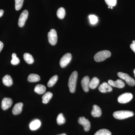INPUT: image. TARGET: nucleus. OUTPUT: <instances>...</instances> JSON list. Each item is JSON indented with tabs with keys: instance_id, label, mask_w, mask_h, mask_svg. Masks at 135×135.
Returning a JSON list of instances; mask_svg holds the SVG:
<instances>
[{
	"instance_id": "37",
	"label": "nucleus",
	"mask_w": 135,
	"mask_h": 135,
	"mask_svg": "<svg viewBox=\"0 0 135 135\" xmlns=\"http://www.w3.org/2000/svg\"><path fill=\"white\" fill-rule=\"evenodd\" d=\"M110 8L112 9H113V7H111Z\"/></svg>"
},
{
	"instance_id": "26",
	"label": "nucleus",
	"mask_w": 135,
	"mask_h": 135,
	"mask_svg": "<svg viewBox=\"0 0 135 135\" xmlns=\"http://www.w3.org/2000/svg\"><path fill=\"white\" fill-rule=\"evenodd\" d=\"M94 135H112V133L108 129H103L97 131Z\"/></svg>"
},
{
	"instance_id": "23",
	"label": "nucleus",
	"mask_w": 135,
	"mask_h": 135,
	"mask_svg": "<svg viewBox=\"0 0 135 135\" xmlns=\"http://www.w3.org/2000/svg\"><path fill=\"white\" fill-rule=\"evenodd\" d=\"M65 10L63 7H60L58 9L57 11V16L60 19H63L65 16Z\"/></svg>"
},
{
	"instance_id": "28",
	"label": "nucleus",
	"mask_w": 135,
	"mask_h": 135,
	"mask_svg": "<svg viewBox=\"0 0 135 135\" xmlns=\"http://www.w3.org/2000/svg\"><path fill=\"white\" fill-rule=\"evenodd\" d=\"M15 9L16 10H19L23 6L24 0H15Z\"/></svg>"
},
{
	"instance_id": "5",
	"label": "nucleus",
	"mask_w": 135,
	"mask_h": 135,
	"mask_svg": "<svg viewBox=\"0 0 135 135\" xmlns=\"http://www.w3.org/2000/svg\"><path fill=\"white\" fill-rule=\"evenodd\" d=\"M49 41L51 45L54 46L57 42V36L56 31L55 29H51L48 33Z\"/></svg>"
},
{
	"instance_id": "20",
	"label": "nucleus",
	"mask_w": 135,
	"mask_h": 135,
	"mask_svg": "<svg viewBox=\"0 0 135 135\" xmlns=\"http://www.w3.org/2000/svg\"><path fill=\"white\" fill-rule=\"evenodd\" d=\"M40 80V77L38 74H31L29 75L27 80L30 82H35L39 81Z\"/></svg>"
},
{
	"instance_id": "18",
	"label": "nucleus",
	"mask_w": 135,
	"mask_h": 135,
	"mask_svg": "<svg viewBox=\"0 0 135 135\" xmlns=\"http://www.w3.org/2000/svg\"><path fill=\"white\" fill-rule=\"evenodd\" d=\"M46 87L42 84H37L34 88V91L38 94H42L46 91Z\"/></svg>"
},
{
	"instance_id": "13",
	"label": "nucleus",
	"mask_w": 135,
	"mask_h": 135,
	"mask_svg": "<svg viewBox=\"0 0 135 135\" xmlns=\"http://www.w3.org/2000/svg\"><path fill=\"white\" fill-rule=\"evenodd\" d=\"M90 78L88 76H85L81 80V84L84 92H88L89 90Z\"/></svg>"
},
{
	"instance_id": "30",
	"label": "nucleus",
	"mask_w": 135,
	"mask_h": 135,
	"mask_svg": "<svg viewBox=\"0 0 135 135\" xmlns=\"http://www.w3.org/2000/svg\"><path fill=\"white\" fill-rule=\"evenodd\" d=\"M105 1L108 6L110 7H114L117 3V0H105Z\"/></svg>"
},
{
	"instance_id": "3",
	"label": "nucleus",
	"mask_w": 135,
	"mask_h": 135,
	"mask_svg": "<svg viewBox=\"0 0 135 135\" xmlns=\"http://www.w3.org/2000/svg\"><path fill=\"white\" fill-rule=\"evenodd\" d=\"M111 55V52L109 51H101L97 53L94 56V60L97 62H102L110 57Z\"/></svg>"
},
{
	"instance_id": "8",
	"label": "nucleus",
	"mask_w": 135,
	"mask_h": 135,
	"mask_svg": "<svg viewBox=\"0 0 135 135\" xmlns=\"http://www.w3.org/2000/svg\"><path fill=\"white\" fill-rule=\"evenodd\" d=\"M78 122L83 126L85 131L86 132L89 131L90 128V123L88 119L84 117H80L78 119Z\"/></svg>"
},
{
	"instance_id": "17",
	"label": "nucleus",
	"mask_w": 135,
	"mask_h": 135,
	"mask_svg": "<svg viewBox=\"0 0 135 135\" xmlns=\"http://www.w3.org/2000/svg\"><path fill=\"white\" fill-rule=\"evenodd\" d=\"M2 82L5 86L8 87L11 86L13 83L12 78L9 75H5L3 78Z\"/></svg>"
},
{
	"instance_id": "4",
	"label": "nucleus",
	"mask_w": 135,
	"mask_h": 135,
	"mask_svg": "<svg viewBox=\"0 0 135 135\" xmlns=\"http://www.w3.org/2000/svg\"><path fill=\"white\" fill-rule=\"evenodd\" d=\"M118 75L122 79L125 80L129 86H133L135 85V80L128 74L122 72H119L118 73Z\"/></svg>"
},
{
	"instance_id": "6",
	"label": "nucleus",
	"mask_w": 135,
	"mask_h": 135,
	"mask_svg": "<svg viewBox=\"0 0 135 135\" xmlns=\"http://www.w3.org/2000/svg\"><path fill=\"white\" fill-rule=\"evenodd\" d=\"M133 95L130 93H125L118 97V101L122 104H125L129 102L132 99Z\"/></svg>"
},
{
	"instance_id": "27",
	"label": "nucleus",
	"mask_w": 135,
	"mask_h": 135,
	"mask_svg": "<svg viewBox=\"0 0 135 135\" xmlns=\"http://www.w3.org/2000/svg\"><path fill=\"white\" fill-rule=\"evenodd\" d=\"M12 60H11V64L14 65H17L20 63V59L17 57L16 53H13L12 55Z\"/></svg>"
},
{
	"instance_id": "9",
	"label": "nucleus",
	"mask_w": 135,
	"mask_h": 135,
	"mask_svg": "<svg viewBox=\"0 0 135 135\" xmlns=\"http://www.w3.org/2000/svg\"><path fill=\"white\" fill-rule=\"evenodd\" d=\"M28 16V12L26 10H25L22 12L18 19V25L19 27H23L24 26Z\"/></svg>"
},
{
	"instance_id": "10",
	"label": "nucleus",
	"mask_w": 135,
	"mask_h": 135,
	"mask_svg": "<svg viewBox=\"0 0 135 135\" xmlns=\"http://www.w3.org/2000/svg\"><path fill=\"white\" fill-rule=\"evenodd\" d=\"M13 103L12 99L9 98H5L2 101L1 108L3 110H5L10 107Z\"/></svg>"
},
{
	"instance_id": "12",
	"label": "nucleus",
	"mask_w": 135,
	"mask_h": 135,
	"mask_svg": "<svg viewBox=\"0 0 135 135\" xmlns=\"http://www.w3.org/2000/svg\"><path fill=\"white\" fill-rule=\"evenodd\" d=\"M99 91L102 93L110 92L112 90V88L110 85L106 82H104L101 84L98 88Z\"/></svg>"
},
{
	"instance_id": "1",
	"label": "nucleus",
	"mask_w": 135,
	"mask_h": 135,
	"mask_svg": "<svg viewBox=\"0 0 135 135\" xmlns=\"http://www.w3.org/2000/svg\"><path fill=\"white\" fill-rule=\"evenodd\" d=\"M77 77H78V73L76 71H74L71 74L68 80V86L70 92L71 93H73L75 92Z\"/></svg>"
},
{
	"instance_id": "15",
	"label": "nucleus",
	"mask_w": 135,
	"mask_h": 135,
	"mask_svg": "<svg viewBox=\"0 0 135 135\" xmlns=\"http://www.w3.org/2000/svg\"><path fill=\"white\" fill-rule=\"evenodd\" d=\"M91 114L94 117H99L102 114V112L100 107L96 105L93 106V109L91 112Z\"/></svg>"
},
{
	"instance_id": "32",
	"label": "nucleus",
	"mask_w": 135,
	"mask_h": 135,
	"mask_svg": "<svg viewBox=\"0 0 135 135\" xmlns=\"http://www.w3.org/2000/svg\"><path fill=\"white\" fill-rule=\"evenodd\" d=\"M3 47V44L2 42L0 41V52H1Z\"/></svg>"
},
{
	"instance_id": "21",
	"label": "nucleus",
	"mask_w": 135,
	"mask_h": 135,
	"mask_svg": "<svg viewBox=\"0 0 135 135\" xmlns=\"http://www.w3.org/2000/svg\"><path fill=\"white\" fill-rule=\"evenodd\" d=\"M53 96L51 92H48L45 93L42 97V102L44 104H47L51 99Z\"/></svg>"
},
{
	"instance_id": "25",
	"label": "nucleus",
	"mask_w": 135,
	"mask_h": 135,
	"mask_svg": "<svg viewBox=\"0 0 135 135\" xmlns=\"http://www.w3.org/2000/svg\"><path fill=\"white\" fill-rule=\"evenodd\" d=\"M65 118L64 117L62 113H60L59 114L56 119L57 123L59 125H62L65 123Z\"/></svg>"
},
{
	"instance_id": "14",
	"label": "nucleus",
	"mask_w": 135,
	"mask_h": 135,
	"mask_svg": "<svg viewBox=\"0 0 135 135\" xmlns=\"http://www.w3.org/2000/svg\"><path fill=\"white\" fill-rule=\"evenodd\" d=\"M23 105V103H18L15 105L12 110V113L14 115H18L21 113Z\"/></svg>"
},
{
	"instance_id": "31",
	"label": "nucleus",
	"mask_w": 135,
	"mask_h": 135,
	"mask_svg": "<svg viewBox=\"0 0 135 135\" xmlns=\"http://www.w3.org/2000/svg\"><path fill=\"white\" fill-rule=\"evenodd\" d=\"M130 48L135 53V40L133 41V44H131Z\"/></svg>"
},
{
	"instance_id": "16",
	"label": "nucleus",
	"mask_w": 135,
	"mask_h": 135,
	"mask_svg": "<svg viewBox=\"0 0 135 135\" xmlns=\"http://www.w3.org/2000/svg\"><path fill=\"white\" fill-rule=\"evenodd\" d=\"M41 126V122L38 119L34 120L29 124V128L32 131L37 130Z\"/></svg>"
},
{
	"instance_id": "29",
	"label": "nucleus",
	"mask_w": 135,
	"mask_h": 135,
	"mask_svg": "<svg viewBox=\"0 0 135 135\" xmlns=\"http://www.w3.org/2000/svg\"><path fill=\"white\" fill-rule=\"evenodd\" d=\"M90 23L92 25L95 24L98 21L97 17L94 15H90L89 16Z\"/></svg>"
},
{
	"instance_id": "34",
	"label": "nucleus",
	"mask_w": 135,
	"mask_h": 135,
	"mask_svg": "<svg viewBox=\"0 0 135 135\" xmlns=\"http://www.w3.org/2000/svg\"><path fill=\"white\" fill-rule=\"evenodd\" d=\"M57 135H66V134H65V133H63V134H60Z\"/></svg>"
},
{
	"instance_id": "22",
	"label": "nucleus",
	"mask_w": 135,
	"mask_h": 135,
	"mask_svg": "<svg viewBox=\"0 0 135 135\" xmlns=\"http://www.w3.org/2000/svg\"><path fill=\"white\" fill-rule=\"evenodd\" d=\"M23 58L27 64H31L34 62V59L31 55L29 53H25L23 55Z\"/></svg>"
},
{
	"instance_id": "24",
	"label": "nucleus",
	"mask_w": 135,
	"mask_h": 135,
	"mask_svg": "<svg viewBox=\"0 0 135 135\" xmlns=\"http://www.w3.org/2000/svg\"><path fill=\"white\" fill-rule=\"evenodd\" d=\"M58 80V76L55 75L50 78L47 83V86L49 87H52L55 84Z\"/></svg>"
},
{
	"instance_id": "36",
	"label": "nucleus",
	"mask_w": 135,
	"mask_h": 135,
	"mask_svg": "<svg viewBox=\"0 0 135 135\" xmlns=\"http://www.w3.org/2000/svg\"><path fill=\"white\" fill-rule=\"evenodd\" d=\"M110 6H108V8H110Z\"/></svg>"
},
{
	"instance_id": "33",
	"label": "nucleus",
	"mask_w": 135,
	"mask_h": 135,
	"mask_svg": "<svg viewBox=\"0 0 135 135\" xmlns=\"http://www.w3.org/2000/svg\"><path fill=\"white\" fill-rule=\"evenodd\" d=\"M4 13V11L2 9H0V17H1Z\"/></svg>"
},
{
	"instance_id": "11",
	"label": "nucleus",
	"mask_w": 135,
	"mask_h": 135,
	"mask_svg": "<svg viewBox=\"0 0 135 135\" xmlns=\"http://www.w3.org/2000/svg\"><path fill=\"white\" fill-rule=\"evenodd\" d=\"M108 83L111 86L116 87L119 88H123L125 86L124 82L123 81L120 79L117 80L116 81L110 80H108Z\"/></svg>"
},
{
	"instance_id": "7",
	"label": "nucleus",
	"mask_w": 135,
	"mask_h": 135,
	"mask_svg": "<svg viewBox=\"0 0 135 135\" xmlns=\"http://www.w3.org/2000/svg\"><path fill=\"white\" fill-rule=\"evenodd\" d=\"M72 59V55L70 53H67L64 55L60 59V65L62 68L66 67L70 63Z\"/></svg>"
},
{
	"instance_id": "35",
	"label": "nucleus",
	"mask_w": 135,
	"mask_h": 135,
	"mask_svg": "<svg viewBox=\"0 0 135 135\" xmlns=\"http://www.w3.org/2000/svg\"><path fill=\"white\" fill-rule=\"evenodd\" d=\"M134 77H135V69L134 70Z\"/></svg>"
},
{
	"instance_id": "19",
	"label": "nucleus",
	"mask_w": 135,
	"mask_h": 135,
	"mask_svg": "<svg viewBox=\"0 0 135 135\" xmlns=\"http://www.w3.org/2000/svg\"><path fill=\"white\" fill-rule=\"evenodd\" d=\"M99 83V80L98 78L94 77L90 81L89 88L91 89H95L98 86Z\"/></svg>"
},
{
	"instance_id": "2",
	"label": "nucleus",
	"mask_w": 135,
	"mask_h": 135,
	"mask_svg": "<svg viewBox=\"0 0 135 135\" xmlns=\"http://www.w3.org/2000/svg\"><path fill=\"white\" fill-rule=\"evenodd\" d=\"M134 113L132 111L121 110L116 111L113 114L114 118L119 120L124 119L134 116Z\"/></svg>"
}]
</instances>
